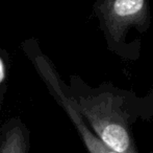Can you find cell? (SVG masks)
I'll return each instance as SVG.
<instances>
[{"mask_svg":"<svg viewBox=\"0 0 153 153\" xmlns=\"http://www.w3.org/2000/svg\"><path fill=\"white\" fill-rule=\"evenodd\" d=\"M71 83V87L66 86L71 102L95 135L117 153H139L123 96L111 89L81 87L77 78Z\"/></svg>","mask_w":153,"mask_h":153,"instance_id":"obj_1","label":"cell"},{"mask_svg":"<svg viewBox=\"0 0 153 153\" xmlns=\"http://www.w3.org/2000/svg\"><path fill=\"white\" fill-rule=\"evenodd\" d=\"M32 63L36 66V70L41 75L42 79L46 83L50 92L53 94L54 99L64 108L67 115L70 116L71 121L74 124L75 128H76L80 139H82L88 151L90 153H117L111 150L109 148H107L95 135V133L88 126V124L85 122L80 113L73 106L70 96L67 92L66 85L61 80V78L59 77V75L55 72L54 68L52 67L49 60L45 58L44 56L39 55L34 58Z\"/></svg>","mask_w":153,"mask_h":153,"instance_id":"obj_3","label":"cell"},{"mask_svg":"<svg viewBox=\"0 0 153 153\" xmlns=\"http://www.w3.org/2000/svg\"><path fill=\"white\" fill-rule=\"evenodd\" d=\"M30 133L19 118H12L0 126V153H29Z\"/></svg>","mask_w":153,"mask_h":153,"instance_id":"obj_4","label":"cell"},{"mask_svg":"<svg viewBox=\"0 0 153 153\" xmlns=\"http://www.w3.org/2000/svg\"><path fill=\"white\" fill-rule=\"evenodd\" d=\"M4 64H3V61L1 60L0 58V85L2 84V82L4 81Z\"/></svg>","mask_w":153,"mask_h":153,"instance_id":"obj_5","label":"cell"},{"mask_svg":"<svg viewBox=\"0 0 153 153\" xmlns=\"http://www.w3.org/2000/svg\"><path fill=\"white\" fill-rule=\"evenodd\" d=\"M94 10L109 49L119 55L130 54L126 36L131 29L145 33L151 24L150 0H97Z\"/></svg>","mask_w":153,"mask_h":153,"instance_id":"obj_2","label":"cell"}]
</instances>
